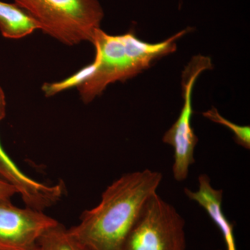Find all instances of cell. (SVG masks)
Here are the masks:
<instances>
[{
  "label": "cell",
  "instance_id": "6da1fadb",
  "mask_svg": "<svg viewBox=\"0 0 250 250\" xmlns=\"http://www.w3.org/2000/svg\"><path fill=\"white\" fill-rule=\"evenodd\" d=\"M161 172H128L110 184L96 207L85 210L70 232L91 250H122L148 200L157 192Z\"/></svg>",
  "mask_w": 250,
  "mask_h": 250
},
{
  "label": "cell",
  "instance_id": "7a4b0ae2",
  "mask_svg": "<svg viewBox=\"0 0 250 250\" xmlns=\"http://www.w3.org/2000/svg\"><path fill=\"white\" fill-rule=\"evenodd\" d=\"M187 32L185 29L152 44L140 40L132 31L111 36L97 29L91 41L95 48L93 71L77 87L82 101L91 103L108 85L132 78L157 59L172 53L177 49L176 41Z\"/></svg>",
  "mask_w": 250,
  "mask_h": 250
},
{
  "label": "cell",
  "instance_id": "3957f363",
  "mask_svg": "<svg viewBox=\"0 0 250 250\" xmlns=\"http://www.w3.org/2000/svg\"><path fill=\"white\" fill-rule=\"evenodd\" d=\"M45 34L67 45L91 42L104 11L98 0H14Z\"/></svg>",
  "mask_w": 250,
  "mask_h": 250
},
{
  "label": "cell",
  "instance_id": "277c9868",
  "mask_svg": "<svg viewBox=\"0 0 250 250\" xmlns=\"http://www.w3.org/2000/svg\"><path fill=\"white\" fill-rule=\"evenodd\" d=\"M185 221L173 206L153 195L122 250H186Z\"/></svg>",
  "mask_w": 250,
  "mask_h": 250
},
{
  "label": "cell",
  "instance_id": "5b68a950",
  "mask_svg": "<svg viewBox=\"0 0 250 250\" xmlns=\"http://www.w3.org/2000/svg\"><path fill=\"white\" fill-rule=\"evenodd\" d=\"M213 68L209 57L197 55L192 57L182 74L184 105L178 119L166 131L163 141L174 148V178L183 182L188 175L189 167L195 163L194 151L198 138L192 128V92L197 77L205 70Z\"/></svg>",
  "mask_w": 250,
  "mask_h": 250
},
{
  "label": "cell",
  "instance_id": "8992f818",
  "mask_svg": "<svg viewBox=\"0 0 250 250\" xmlns=\"http://www.w3.org/2000/svg\"><path fill=\"white\" fill-rule=\"evenodd\" d=\"M58 223L42 210L0 202V250H34L41 237Z\"/></svg>",
  "mask_w": 250,
  "mask_h": 250
},
{
  "label": "cell",
  "instance_id": "52a82bcc",
  "mask_svg": "<svg viewBox=\"0 0 250 250\" xmlns=\"http://www.w3.org/2000/svg\"><path fill=\"white\" fill-rule=\"evenodd\" d=\"M6 102L4 90L0 87V122L6 116ZM0 179L12 184L17 189L26 207L44 211L56 205L64 195L62 182L47 184L29 177L6 154L0 143Z\"/></svg>",
  "mask_w": 250,
  "mask_h": 250
},
{
  "label": "cell",
  "instance_id": "ba28073f",
  "mask_svg": "<svg viewBox=\"0 0 250 250\" xmlns=\"http://www.w3.org/2000/svg\"><path fill=\"white\" fill-rule=\"evenodd\" d=\"M199 187L196 191L184 188L185 195L192 201L197 202L213 220L223 233L228 250H236L233 225L227 219L222 209L223 190H218L212 187L210 179L207 174H202L198 177Z\"/></svg>",
  "mask_w": 250,
  "mask_h": 250
},
{
  "label": "cell",
  "instance_id": "9c48e42d",
  "mask_svg": "<svg viewBox=\"0 0 250 250\" xmlns=\"http://www.w3.org/2000/svg\"><path fill=\"white\" fill-rule=\"evenodd\" d=\"M37 29L35 21L17 4L0 1V31L4 37L22 39Z\"/></svg>",
  "mask_w": 250,
  "mask_h": 250
},
{
  "label": "cell",
  "instance_id": "30bf717a",
  "mask_svg": "<svg viewBox=\"0 0 250 250\" xmlns=\"http://www.w3.org/2000/svg\"><path fill=\"white\" fill-rule=\"evenodd\" d=\"M34 250H91L73 236L62 224L49 229L38 241Z\"/></svg>",
  "mask_w": 250,
  "mask_h": 250
},
{
  "label": "cell",
  "instance_id": "8fae6325",
  "mask_svg": "<svg viewBox=\"0 0 250 250\" xmlns=\"http://www.w3.org/2000/svg\"><path fill=\"white\" fill-rule=\"evenodd\" d=\"M202 114L210 121L228 126L229 129L231 130V131L234 134L235 140H236L237 144L247 149H250V128L249 126H240V125L231 123L222 116L215 107H212L211 109L204 112Z\"/></svg>",
  "mask_w": 250,
  "mask_h": 250
},
{
  "label": "cell",
  "instance_id": "7c38bea8",
  "mask_svg": "<svg viewBox=\"0 0 250 250\" xmlns=\"http://www.w3.org/2000/svg\"><path fill=\"white\" fill-rule=\"evenodd\" d=\"M93 69L94 64L92 62L90 65L83 67L80 71L77 72L72 76L69 77L68 78L62 82L45 83L42 85V91L45 93V96L52 97L63 90L72 88V87H77L88 78L93 71Z\"/></svg>",
  "mask_w": 250,
  "mask_h": 250
},
{
  "label": "cell",
  "instance_id": "4fadbf2b",
  "mask_svg": "<svg viewBox=\"0 0 250 250\" xmlns=\"http://www.w3.org/2000/svg\"><path fill=\"white\" fill-rule=\"evenodd\" d=\"M17 194V189L14 186L0 179V202H11L12 197Z\"/></svg>",
  "mask_w": 250,
  "mask_h": 250
}]
</instances>
